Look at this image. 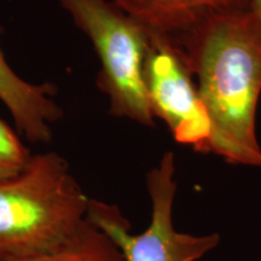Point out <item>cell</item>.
I'll return each instance as SVG.
<instances>
[{
    "label": "cell",
    "mask_w": 261,
    "mask_h": 261,
    "mask_svg": "<svg viewBox=\"0 0 261 261\" xmlns=\"http://www.w3.org/2000/svg\"><path fill=\"white\" fill-rule=\"evenodd\" d=\"M90 201L64 158L32 155L21 172L0 180V261L60 246L86 219Z\"/></svg>",
    "instance_id": "obj_2"
},
{
    "label": "cell",
    "mask_w": 261,
    "mask_h": 261,
    "mask_svg": "<svg viewBox=\"0 0 261 261\" xmlns=\"http://www.w3.org/2000/svg\"><path fill=\"white\" fill-rule=\"evenodd\" d=\"M11 261H126L119 246L86 218L64 242L39 255Z\"/></svg>",
    "instance_id": "obj_8"
},
{
    "label": "cell",
    "mask_w": 261,
    "mask_h": 261,
    "mask_svg": "<svg viewBox=\"0 0 261 261\" xmlns=\"http://www.w3.org/2000/svg\"><path fill=\"white\" fill-rule=\"evenodd\" d=\"M155 34L175 38L211 16L249 9V0H113Z\"/></svg>",
    "instance_id": "obj_7"
},
{
    "label": "cell",
    "mask_w": 261,
    "mask_h": 261,
    "mask_svg": "<svg viewBox=\"0 0 261 261\" xmlns=\"http://www.w3.org/2000/svg\"><path fill=\"white\" fill-rule=\"evenodd\" d=\"M92 42L100 62L97 85L112 115L155 126L143 79L150 32L109 0H57Z\"/></svg>",
    "instance_id": "obj_3"
},
{
    "label": "cell",
    "mask_w": 261,
    "mask_h": 261,
    "mask_svg": "<svg viewBox=\"0 0 261 261\" xmlns=\"http://www.w3.org/2000/svg\"><path fill=\"white\" fill-rule=\"evenodd\" d=\"M56 87L50 83L33 84L10 67L0 46V100L11 114L18 133L34 144H47L52 126L63 116L55 100Z\"/></svg>",
    "instance_id": "obj_6"
},
{
    "label": "cell",
    "mask_w": 261,
    "mask_h": 261,
    "mask_svg": "<svg viewBox=\"0 0 261 261\" xmlns=\"http://www.w3.org/2000/svg\"><path fill=\"white\" fill-rule=\"evenodd\" d=\"M168 38V37H167ZM212 122L211 152L261 167L255 116L261 94V28L249 9L211 16L175 38Z\"/></svg>",
    "instance_id": "obj_1"
},
{
    "label": "cell",
    "mask_w": 261,
    "mask_h": 261,
    "mask_svg": "<svg viewBox=\"0 0 261 261\" xmlns=\"http://www.w3.org/2000/svg\"><path fill=\"white\" fill-rule=\"evenodd\" d=\"M175 160L172 151L162 156L159 166L146 174L151 200V220L144 232L130 233L128 220L119 208L91 200L87 218L119 246L126 261H196L219 244V234L194 236L178 232L172 211L177 192Z\"/></svg>",
    "instance_id": "obj_4"
},
{
    "label": "cell",
    "mask_w": 261,
    "mask_h": 261,
    "mask_svg": "<svg viewBox=\"0 0 261 261\" xmlns=\"http://www.w3.org/2000/svg\"><path fill=\"white\" fill-rule=\"evenodd\" d=\"M249 10L253 12V15L255 16L257 23H259L261 28V0H249Z\"/></svg>",
    "instance_id": "obj_10"
},
{
    "label": "cell",
    "mask_w": 261,
    "mask_h": 261,
    "mask_svg": "<svg viewBox=\"0 0 261 261\" xmlns=\"http://www.w3.org/2000/svg\"><path fill=\"white\" fill-rule=\"evenodd\" d=\"M31 156L17 133L0 117V180L21 172Z\"/></svg>",
    "instance_id": "obj_9"
},
{
    "label": "cell",
    "mask_w": 261,
    "mask_h": 261,
    "mask_svg": "<svg viewBox=\"0 0 261 261\" xmlns=\"http://www.w3.org/2000/svg\"><path fill=\"white\" fill-rule=\"evenodd\" d=\"M143 79L152 115L166 122L175 142L197 152H211L210 115L171 39L150 32Z\"/></svg>",
    "instance_id": "obj_5"
}]
</instances>
